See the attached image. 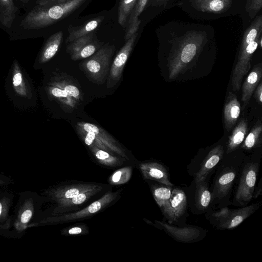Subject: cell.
Returning <instances> with one entry per match:
<instances>
[{"instance_id":"6da1fadb","label":"cell","mask_w":262,"mask_h":262,"mask_svg":"<svg viewBox=\"0 0 262 262\" xmlns=\"http://www.w3.org/2000/svg\"><path fill=\"white\" fill-rule=\"evenodd\" d=\"M18 199L11 214L6 238H20L27 230L44 218L40 215L41 206L47 198L37 192L25 191L17 193Z\"/></svg>"},{"instance_id":"7a4b0ae2","label":"cell","mask_w":262,"mask_h":262,"mask_svg":"<svg viewBox=\"0 0 262 262\" xmlns=\"http://www.w3.org/2000/svg\"><path fill=\"white\" fill-rule=\"evenodd\" d=\"M244 160H225L223 157L217 165L210 188L211 209L232 205L230 199Z\"/></svg>"},{"instance_id":"3957f363","label":"cell","mask_w":262,"mask_h":262,"mask_svg":"<svg viewBox=\"0 0 262 262\" xmlns=\"http://www.w3.org/2000/svg\"><path fill=\"white\" fill-rule=\"evenodd\" d=\"M206 38L203 33H187L178 48L168 58V79L172 80L181 74L195 57Z\"/></svg>"},{"instance_id":"277c9868","label":"cell","mask_w":262,"mask_h":262,"mask_svg":"<svg viewBox=\"0 0 262 262\" xmlns=\"http://www.w3.org/2000/svg\"><path fill=\"white\" fill-rule=\"evenodd\" d=\"M259 165L258 160L243 161L234 189L232 205L244 207L251 201L258 176Z\"/></svg>"},{"instance_id":"5b68a950","label":"cell","mask_w":262,"mask_h":262,"mask_svg":"<svg viewBox=\"0 0 262 262\" xmlns=\"http://www.w3.org/2000/svg\"><path fill=\"white\" fill-rule=\"evenodd\" d=\"M115 46L107 43L79 64V68L92 82L102 84L107 80Z\"/></svg>"},{"instance_id":"8992f818","label":"cell","mask_w":262,"mask_h":262,"mask_svg":"<svg viewBox=\"0 0 262 262\" xmlns=\"http://www.w3.org/2000/svg\"><path fill=\"white\" fill-rule=\"evenodd\" d=\"M260 205L261 202H256L237 209H230L227 206L217 210L211 209L205 213V216L217 230L231 229L254 213Z\"/></svg>"},{"instance_id":"52a82bcc","label":"cell","mask_w":262,"mask_h":262,"mask_svg":"<svg viewBox=\"0 0 262 262\" xmlns=\"http://www.w3.org/2000/svg\"><path fill=\"white\" fill-rule=\"evenodd\" d=\"M119 193V191H108L80 210L69 213L47 216L36 223L34 227L72 222L92 216L112 204L117 199Z\"/></svg>"},{"instance_id":"ba28073f","label":"cell","mask_w":262,"mask_h":262,"mask_svg":"<svg viewBox=\"0 0 262 262\" xmlns=\"http://www.w3.org/2000/svg\"><path fill=\"white\" fill-rule=\"evenodd\" d=\"M208 180L209 178L198 182L193 180L188 188L187 203L193 214L205 213L211 209V194Z\"/></svg>"},{"instance_id":"9c48e42d","label":"cell","mask_w":262,"mask_h":262,"mask_svg":"<svg viewBox=\"0 0 262 262\" xmlns=\"http://www.w3.org/2000/svg\"><path fill=\"white\" fill-rule=\"evenodd\" d=\"M77 126L78 128L84 132L91 131L96 134V139L91 146H95L112 155L115 154L124 159H128L125 150L121 146L104 130L97 125L87 122H78Z\"/></svg>"},{"instance_id":"30bf717a","label":"cell","mask_w":262,"mask_h":262,"mask_svg":"<svg viewBox=\"0 0 262 262\" xmlns=\"http://www.w3.org/2000/svg\"><path fill=\"white\" fill-rule=\"evenodd\" d=\"M155 226L163 230L169 236L179 242L192 243L202 240L206 231L196 226H175L164 221L155 220Z\"/></svg>"},{"instance_id":"8fae6325","label":"cell","mask_w":262,"mask_h":262,"mask_svg":"<svg viewBox=\"0 0 262 262\" xmlns=\"http://www.w3.org/2000/svg\"><path fill=\"white\" fill-rule=\"evenodd\" d=\"M103 45L92 32L67 44L66 51L72 60H78L91 56Z\"/></svg>"},{"instance_id":"7c38bea8","label":"cell","mask_w":262,"mask_h":262,"mask_svg":"<svg viewBox=\"0 0 262 262\" xmlns=\"http://www.w3.org/2000/svg\"><path fill=\"white\" fill-rule=\"evenodd\" d=\"M259 36L249 44L247 47L239 51L236 64L234 66L231 78V85L234 91H239L244 77L251 68V60L253 54L259 45Z\"/></svg>"},{"instance_id":"4fadbf2b","label":"cell","mask_w":262,"mask_h":262,"mask_svg":"<svg viewBox=\"0 0 262 262\" xmlns=\"http://www.w3.org/2000/svg\"><path fill=\"white\" fill-rule=\"evenodd\" d=\"M137 36V32L126 40L114 59L106 80L107 88H113L120 81L123 68L134 48Z\"/></svg>"},{"instance_id":"5bb4252c","label":"cell","mask_w":262,"mask_h":262,"mask_svg":"<svg viewBox=\"0 0 262 262\" xmlns=\"http://www.w3.org/2000/svg\"><path fill=\"white\" fill-rule=\"evenodd\" d=\"M101 186L90 183H81L70 185H57L45 189L40 194L52 202L61 199H69L78 195L83 191L91 190Z\"/></svg>"},{"instance_id":"9a60e30c","label":"cell","mask_w":262,"mask_h":262,"mask_svg":"<svg viewBox=\"0 0 262 262\" xmlns=\"http://www.w3.org/2000/svg\"><path fill=\"white\" fill-rule=\"evenodd\" d=\"M157 182L150 186L153 197L162 214L168 221L173 225V216L170 207V199L173 187Z\"/></svg>"},{"instance_id":"2e32d148","label":"cell","mask_w":262,"mask_h":262,"mask_svg":"<svg viewBox=\"0 0 262 262\" xmlns=\"http://www.w3.org/2000/svg\"><path fill=\"white\" fill-rule=\"evenodd\" d=\"M224 154V149L222 145H217L211 149L202 161L193 179L194 181L198 182L209 178L222 159Z\"/></svg>"},{"instance_id":"e0dca14e","label":"cell","mask_w":262,"mask_h":262,"mask_svg":"<svg viewBox=\"0 0 262 262\" xmlns=\"http://www.w3.org/2000/svg\"><path fill=\"white\" fill-rule=\"evenodd\" d=\"M139 168L145 179L174 186L170 181L167 169L163 164L157 162L142 163Z\"/></svg>"},{"instance_id":"ac0fdd59","label":"cell","mask_w":262,"mask_h":262,"mask_svg":"<svg viewBox=\"0 0 262 262\" xmlns=\"http://www.w3.org/2000/svg\"><path fill=\"white\" fill-rule=\"evenodd\" d=\"M14 197L13 193L6 187L0 189V236L6 237L10 227Z\"/></svg>"},{"instance_id":"d6986e66","label":"cell","mask_w":262,"mask_h":262,"mask_svg":"<svg viewBox=\"0 0 262 262\" xmlns=\"http://www.w3.org/2000/svg\"><path fill=\"white\" fill-rule=\"evenodd\" d=\"M102 189L101 186L95 189L83 191L69 199H61L55 202L56 206L51 211V215H57L68 211L70 208L82 205Z\"/></svg>"},{"instance_id":"ffe728a7","label":"cell","mask_w":262,"mask_h":262,"mask_svg":"<svg viewBox=\"0 0 262 262\" xmlns=\"http://www.w3.org/2000/svg\"><path fill=\"white\" fill-rule=\"evenodd\" d=\"M170 207L173 216V224L185 220L188 206L186 192L179 187L172 188L170 199Z\"/></svg>"},{"instance_id":"44dd1931","label":"cell","mask_w":262,"mask_h":262,"mask_svg":"<svg viewBox=\"0 0 262 262\" xmlns=\"http://www.w3.org/2000/svg\"><path fill=\"white\" fill-rule=\"evenodd\" d=\"M241 113V104L236 95L229 92L223 110L225 127L230 131L235 125Z\"/></svg>"},{"instance_id":"7402d4cb","label":"cell","mask_w":262,"mask_h":262,"mask_svg":"<svg viewBox=\"0 0 262 262\" xmlns=\"http://www.w3.org/2000/svg\"><path fill=\"white\" fill-rule=\"evenodd\" d=\"M262 77L261 63L256 64L245 79L242 87V100L245 106L249 102L253 92Z\"/></svg>"},{"instance_id":"603a6c76","label":"cell","mask_w":262,"mask_h":262,"mask_svg":"<svg viewBox=\"0 0 262 262\" xmlns=\"http://www.w3.org/2000/svg\"><path fill=\"white\" fill-rule=\"evenodd\" d=\"M191 6L203 12L222 13L231 6L232 0H190Z\"/></svg>"},{"instance_id":"cb8c5ba5","label":"cell","mask_w":262,"mask_h":262,"mask_svg":"<svg viewBox=\"0 0 262 262\" xmlns=\"http://www.w3.org/2000/svg\"><path fill=\"white\" fill-rule=\"evenodd\" d=\"M12 84L17 95L28 99L32 98L31 88L17 62L13 66Z\"/></svg>"},{"instance_id":"d4e9b609","label":"cell","mask_w":262,"mask_h":262,"mask_svg":"<svg viewBox=\"0 0 262 262\" xmlns=\"http://www.w3.org/2000/svg\"><path fill=\"white\" fill-rule=\"evenodd\" d=\"M103 16H99L86 21L79 26L70 25L68 28L69 35L66 39V45L72 41L92 32L102 23Z\"/></svg>"},{"instance_id":"484cf974","label":"cell","mask_w":262,"mask_h":262,"mask_svg":"<svg viewBox=\"0 0 262 262\" xmlns=\"http://www.w3.org/2000/svg\"><path fill=\"white\" fill-rule=\"evenodd\" d=\"M247 132V122L244 119H242L235 126L229 137L226 153L229 154L236 150L243 143Z\"/></svg>"},{"instance_id":"4316f807","label":"cell","mask_w":262,"mask_h":262,"mask_svg":"<svg viewBox=\"0 0 262 262\" xmlns=\"http://www.w3.org/2000/svg\"><path fill=\"white\" fill-rule=\"evenodd\" d=\"M148 1L137 0V2L127 23L124 36L125 40L137 32L141 24V20L139 19V16L145 9Z\"/></svg>"},{"instance_id":"83f0119b","label":"cell","mask_w":262,"mask_h":262,"mask_svg":"<svg viewBox=\"0 0 262 262\" xmlns=\"http://www.w3.org/2000/svg\"><path fill=\"white\" fill-rule=\"evenodd\" d=\"M262 123L258 121L251 128L249 134L246 135L241 148L245 150H250L261 146L262 141Z\"/></svg>"},{"instance_id":"f1b7e54d","label":"cell","mask_w":262,"mask_h":262,"mask_svg":"<svg viewBox=\"0 0 262 262\" xmlns=\"http://www.w3.org/2000/svg\"><path fill=\"white\" fill-rule=\"evenodd\" d=\"M89 148L95 159L102 165L109 167H115L123 164L124 159H121V158L95 146H89Z\"/></svg>"},{"instance_id":"f546056e","label":"cell","mask_w":262,"mask_h":262,"mask_svg":"<svg viewBox=\"0 0 262 262\" xmlns=\"http://www.w3.org/2000/svg\"><path fill=\"white\" fill-rule=\"evenodd\" d=\"M63 37L60 31L53 35L44 49L39 58L40 63H45L50 60L57 53Z\"/></svg>"},{"instance_id":"4dcf8cb0","label":"cell","mask_w":262,"mask_h":262,"mask_svg":"<svg viewBox=\"0 0 262 262\" xmlns=\"http://www.w3.org/2000/svg\"><path fill=\"white\" fill-rule=\"evenodd\" d=\"M137 0H120L118 8V21L120 25L126 27L128 19Z\"/></svg>"},{"instance_id":"1f68e13d","label":"cell","mask_w":262,"mask_h":262,"mask_svg":"<svg viewBox=\"0 0 262 262\" xmlns=\"http://www.w3.org/2000/svg\"><path fill=\"white\" fill-rule=\"evenodd\" d=\"M132 174L131 167H125L113 172L108 178V181L111 185H118L127 182Z\"/></svg>"},{"instance_id":"d6a6232c","label":"cell","mask_w":262,"mask_h":262,"mask_svg":"<svg viewBox=\"0 0 262 262\" xmlns=\"http://www.w3.org/2000/svg\"><path fill=\"white\" fill-rule=\"evenodd\" d=\"M262 8V0H247L246 11L250 17L254 18Z\"/></svg>"},{"instance_id":"836d02e7","label":"cell","mask_w":262,"mask_h":262,"mask_svg":"<svg viewBox=\"0 0 262 262\" xmlns=\"http://www.w3.org/2000/svg\"><path fill=\"white\" fill-rule=\"evenodd\" d=\"M48 93L53 97L60 100L62 102L70 96L61 88L53 84L48 88Z\"/></svg>"},{"instance_id":"e575fe53","label":"cell","mask_w":262,"mask_h":262,"mask_svg":"<svg viewBox=\"0 0 262 262\" xmlns=\"http://www.w3.org/2000/svg\"><path fill=\"white\" fill-rule=\"evenodd\" d=\"M61 233L63 235H82L89 233V229L85 225L82 224L63 229Z\"/></svg>"},{"instance_id":"d590c367","label":"cell","mask_w":262,"mask_h":262,"mask_svg":"<svg viewBox=\"0 0 262 262\" xmlns=\"http://www.w3.org/2000/svg\"><path fill=\"white\" fill-rule=\"evenodd\" d=\"M56 85L61 88L70 97L80 99V91L76 86L73 84H66L64 86L63 85H59L57 84Z\"/></svg>"},{"instance_id":"8d00e7d4","label":"cell","mask_w":262,"mask_h":262,"mask_svg":"<svg viewBox=\"0 0 262 262\" xmlns=\"http://www.w3.org/2000/svg\"><path fill=\"white\" fill-rule=\"evenodd\" d=\"M13 183V180L10 178L0 174V188L7 187Z\"/></svg>"},{"instance_id":"74e56055","label":"cell","mask_w":262,"mask_h":262,"mask_svg":"<svg viewBox=\"0 0 262 262\" xmlns=\"http://www.w3.org/2000/svg\"><path fill=\"white\" fill-rule=\"evenodd\" d=\"M256 89L255 98L256 101L261 104L262 102V82L261 81L259 82Z\"/></svg>"},{"instance_id":"f35d334b","label":"cell","mask_w":262,"mask_h":262,"mask_svg":"<svg viewBox=\"0 0 262 262\" xmlns=\"http://www.w3.org/2000/svg\"><path fill=\"white\" fill-rule=\"evenodd\" d=\"M261 179H260L257 185L256 184L255 185L253 195V199H257L261 194Z\"/></svg>"},{"instance_id":"ab89813d","label":"cell","mask_w":262,"mask_h":262,"mask_svg":"<svg viewBox=\"0 0 262 262\" xmlns=\"http://www.w3.org/2000/svg\"><path fill=\"white\" fill-rule=\"evenodd\" d=\"M47 2L48 1V3L52 4H56L58 3H61L62 2H64L69 0H46Z\"/></svg>"},{"instance_id":"60d3db41","label":"cell","mask_w":262,"mask_h":262,"mask_svg":"<svg viewBox=\"0 0 262 262\" xmlns=\"http://www.w3.org/2000/svg\"><path fill=\"white\" fill-rule=\"evenodd\" d=\"M168 0H155L156 4L161 5L164 4H166Z\"/></svg>"},{"instance_id":"b9f144b4","label":"cell","mask_w":262,"mask_h":262,"mask_svg":"<svg viewBox=\"0 0 262 262\" xmlns=\"http://www.w3.org/2000/svg\"><path fill=\"white\" fill-rule=\"evenodd\" d=\"M3 1H8V0H3Z\"/></svg>"}]
</instances>
